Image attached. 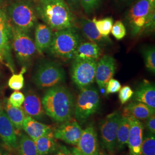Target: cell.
I'll return each instance as SVG.
<instances>
[{"label": "cell", "mask_w": 155, "mask_h": 155, "mask_svg": "<svg viewBox=\"0 0 155 155\" xmlns=\"http://www.w3.org/2000/svg\"><path fill=\"white\" fill-rule=\"evenodd\" d=\"M41 102L46 114L56 122H66L71 118L74 111V98L66 87L58 85L49 88Z\"/></svg>", "instance_id": "1"}, {"label": "cell", "mask_w": 155, "mask_h": 155, "mask_svg": "<svg viewBox=\"0 0 155 155\" xmlns=\"http://www.w3.org/2000/svg\"><path fill=\"white\" fill-rule=\"evenodd\" d=\"M36 13L52 29L61 30L75 27L76 18L64 0L40 2Z\"/></svg>", "instance_id": "2"}, {"label": "cell", "mask_w": 155, "mask_h": 155, "mask_svg": "<svg viewBox=\"0 0 155 155\" xmlns=\"http://www.w3.org/2000/svg\"><path fill=\"white\" fill-rule=\"evenodd\" d=\"M81 43V37L75 27L58 30L54 33L48 48L50 54L64 61L74 58V54Z\"/></svg>", "instance_id": "3"}, {"label": "cell", "mask_w": 155, "mask_h": 155, "mask_svg": "<svg viewBox=\"0 0 155 155\" xmlns=\"http://www.w3.org/2000/svg\"><path fill=\"white\" fill-rule=\"evenodd\" d=\"M8 13L12 26L28 33L37 22L36 12L28 0L13 2L9 6Z\"/></svg>", "instance_id": "4"}, {"label": "cell", "mask_w": 155, "mask_h": 155, "mask_svg": "<svg viewBox=\"0 0 155 155\" xmlns=\"http://www.w3.org/2000/svg\"><path fill=\"white\" fill-rule=\"evenodd\" d=\"M66 72L61 65L52 61L41 63L33 77V81L40 89L51 88L66 80Z\"/></svg>", "instance_id": "5"}, {"label": "cell", "mask_w": 155, "mask_h": 155, "mask_svg": "<svg viewBox=\"0 0 155 155\" xmlns=\"http://www.w3.org/2000/svg\"><path fill=\"white\" fill-rule=\"evenodd\" d=\"M100 105L98 91L88 86L81 90L74 107V114L79 122L83 124L98 110Z\"/></svg>", "instance_id": "6"}, {"label": "cell", "mask_w": 155, "mask_h": 155, "mask_svg": "<svg viewBox=\"0 0 155 155\" xmlns=\"http://www.w3.org/2000/svg\"><path fill=\"white\" fill-rule=\"evenodd\" d=\"M11 41L13 49L19 63L23 65L31 61L36 54V49L33 40L28 32L12 26Z\"/></svg>", "instance_id": "7"}, {"label": "cell", "mask_w": 155, "mask_h": 155, "mask_svg": "<svg viewBox=\"0 0 155 155\" xmlns=\"http://www.w3.org/2000/svg\"><path fill=\"white\" fill-rule=\"evenodd\" d=\"M97 61L74 58L71 68L72 81L78 89L90 86L94 82Z\"/></svg>", "instance_id": "8"}, {"label": "cell", "mask_w": 155, "mask_h": 155, "mask_svg": "<svg viewBox=\"0 0 155 155\" xmlns=\"http://www.w3.org/2000/svg\"><path fill=\"white\" fill-rule=\"evenodd\" d=\"M150 8L148 0H138L127 13V22L133 36L140 35L147 21Z\"/></svg>", "instance_id": "9"}, {"label": "cell", "mask_w": 155, "mask_h": 155, "mask_svg": "<svg viewBox=\"0 0 155 155\" xmlns=\"http://www.w3.org/2000/svg\"><path fill=\"white\" fill-rule=\"evenodd\" d=\"M122 115L114 112L108 115L100 126L102 143L109 152H113L116 147L117 134Z\"/></svg>", "instance_id": "10"}, {"label": "cell", "mask_w": 155, "mask_h": 155, "mask_svg": "<svg viewBox=\"0 0 155 155\" xmlns=\"http://www.w3.org/2000/svg\"><path fill=\"white\" fill-rule=\"evenodd\" d=\"M116 70V61L111 56H104L97 63L95 80L102 91L105 90L107 83L113 77Z\"/></svg>", "instance_id": "11"}, {"label": "cell", "mask_w": 155, "mask_h": 155, "mask_svg": "<svg viewBox=\"0 0 155 155\" xmlns=\"http://www.w3.org/2000/svg\"><path fill=\"white\" fill-rule=\"evenodd\" d=\"M11 23L0 25V63L5 65L13 73L15 70L11 50Z\"/></svg>", "instance_id": "12"}, {"label": "cell", "mask_w": 155, "mask_h": 155, "mask_svg": "<svg viewBox=\"0 0 155 155\" xmlns=\"http://www.w3.org/2000/svg\"><path fill=\"white\" fill-rule=\"evenodd\" d=\"M70 120L58 127L54 136L55 139L63 140L67 144L75 145L77 144L83 130L77 121Z\"/></svg>", "instance_id": "13"}, {"label": "cell", "mask_w": 155, "mask_h": 155, "mask_svg": "<svg viewBox=\"0 0 155 155\" xmlns=\"http://www.w3.org/2000/svg\"><path fill=\"white\" fill-rule=\"evenodd\" d=\"M130 127L127 145L130 155H141V145L143 140V125L139 120L130 117Z\"/></svg>", "instance_id": "14"}, {"label": "cell", "mask_w": 155, "mask_h": 155, "mask_svg": "<svg viewBox=\"0 0 155 155\" xmlns=\"http://www.w3.org/2000/svg\"><path fill=\"white\" fill-rule=\"evenodd\" d=\"M77 145V148L83 155H99L97 134L93 127H89L83 130Z\"/></svg>", "instance_id": "15"}, {"label": "cell", "mask_w": 155, "mask_h": 155, "mask_svg": "<svg viewBox=\"0 0 155 155\" xmlns=\"http://www.w3.org/2000/svg\"><path fill=\"white\" fill-rule=\"evenodd\" d=\"M0 138L9 148L16 149L18 147L15 127L4 111L0 114Z\"/></svg>", "instance_id": "16"}, {"label": "cell", "mask_w": 155, "mask_h": 155, "mask_svg": "<svg viewBox=\"0 0 155 155\" xmlns=\"http://www.w3.org/2000/svg\"><path fill=\"white\" fill-rule=\"evenodd\" d=\"M52 29L45 24L39 23L36 25L35 32V45L38 53L42 54L48 50L53 39Z\"/></svg>", "instance_id": "17"}, {"label": "cell", "mask_w": 155, "mask_h": 155, "mask_svg": "<svg viewBox=\"0 0 155 155\" xmlns=\"http://www.w3.org/2000/svg\"><path fill=\"white\" fill-rule=\"evenodd\" d=\"M133 100L142 102L155 110V85L144 81L133 94Z\"/></svg>", "instance_id": "18"}, {"label": "cell", "mask_w": 155, "mask_h": 155, "mask_svg": "<svg viewBox=\"0 0 155 155\" xmlns=\"http://www.w3.org/2000/svg\"><path fill=\"white\" fill-rule=\"evenodd\" d=\"M22 129L33 141L51 131L50 126L38 122L28 116H26L24 120Z\"/></svg>", "instance_id": "19"}, {"label": "cell", "mask_w": 155, "mask_h": 155, "mask_svg": "<svg viewBox=\"0 0 155 155\" xmlns=\"http://www.w3.org/2000/svg\"><path fill=\"white\" fill-rule=\"evenodd\" d=\"M22 109L27 116L34 119L41 118L45 113L41 101L38 95L34 93L28 94L25 97Z\"/></svg>", "instance_id": "20"}, {"label": "cell", "mask_w": 155, "mask_h": 155, "mask_svg": "<svg viewBox=\"0 0 155 155\" xmlns=\"http://www.w3.org/2000/svg\"><path fill=\"white\" fill-rule=\"evenodd\" d=\"M81 23L84 35L90 41L98 45H103L111 43L110 40L108 37H104L100 34L93 20L83 18Z\"/></svg>", "instance_id": "21"}, {"label": "cell", "mask_w": 155, "mask_h": 155, "mask_svg": "<svg viewBox=\"0 0 155 155\" xmlns=\"http://www.w3.org/2000/svg\"><path fill=\"white\" fill-rule=\"evenodd\" d=\"M155 111L142 102L134 101L125 107L122 115L131 117L139 120H144L155 114Z\"/></svg>", "instance_id": "22"}, {"label": "cell", "mask_w": 155, "mask_h": 155, "mask_svg": "<svg viewBox=\"0 0 155 155\" xmlns=\"http://www.w3.org/2000/svg\"><path fill=\"white\" fill-rule=\"evenodd\" d=\"M101 55V49L91 41L81 43L74 54V58L97 60Z\"/></svg>", "instance_id": "23"}, {"label": "cell", "mask_w": 155, "mask_h": 155, "mask_svg": "<svg viewBox=\"0 0 155 155\" xmlns=\"http://www.w3.org/2000/svg\"><path fill=\"white\" fill-rule=\"evenodd\" d=\"M39 155H48L55 150L56 144L51 131L34 141Z\"/></svg>", "instance_id": "24"}, {"label": "cell", "mask_w": 155, "mask_h": 155, "mask_svg": "<svg viewBox=\"0 0 155 155\" xmlns=\"http://www.w3.org/2000/svg\"><path fill=\"white\" fill-rule=\"evenodd\" d=\"M5 113L13 126L17 129L20 130L22 129V124L26 115L21 106H13L8 100L6 102Z\"/></svg>", "instance_id": "25"}, {"label": "cell", "mask_w": 155, "mask_h": 155, "mask_svg": "<svg viewBox=\"0 0 155 155\" xmlns=\"http://www.w3.org/2000/svg\"><path fill=\"white\" fill-rule=\"evenodd\" d=\"M130 127V117L122 115L117 134L116 147L119 150L123 149L127 144Z\"/></svg>", "instance_id": "26"}, {"label": "cell", "mask_w": 155, "mask_h": 155, "mask_svg": "<svg viewBox=\"0 0 155 155\" xmlns=\"http://www.w3.org/2000/svg\"><path fill=\"white\" fill-rule=\"evenodd\" d=\"M18 146L20 155H39L35 141L25 134L21 136Z\"/></svg>", "instance_id": "27"}, {"label": "cell", "mask_w": 155, "mask_h": 155, "mask_svg": "<svg viewBox=\"0 0 155 155\" xmlns=\"http://www.w3.org/2000/svg\"><path fill=\"white\" fill-rule=\"evenodd\" d=\"M96 28L100 34L104 36L108 37L111 32V30L113 25V19L112 17H106L100 20L96 18L93 19Z\"/></svg>", "instance_id": "28"}, {"label": "cell", "mask_w": 155, "mask_h": 155, "mask_svg": "<svg viewBox=\"0 0 155 155\" xmlns=\"http://www.w3.org/2000/svg\"><path fill=\"white\" fill-rule=\"evenodd\" d=\"M26 71V67L23 66L19 74H13L8 81V86L15 91H19L21 90L24 87V74Z\"/></svg>", "instance_id": "29"}, {"label": "cell", "mask_w": 155, "mask_h": 155, "mask_svg": "<svg viewBox=\"0 0 155 155\" xmlns=\"http://www.w3.org/2000/svg\"><path fill=\"white\" fill-rule=\"evenodd\" d=\"M145 66L150 72H155V47H148L143 51Z\"/></svg>", "instance_id": "30"}, {"label": "cell", "mask_w": 155, "mask_h": 155, "mask_svg": "<svg viewBox=\"0 0 155 155\" xmlns=\"http://www.w3.org/2000/svg\"><path fill=\"white\" fill-rule=\"evenodd\" d=\"M141 150V155H155V134L150 133L144 137Z\"/></svg>", "instance_id": "31"}, {"label": "cell", "mask_w": 155, "mask_h": 155, "mask_svg": "<svg viewBox=\"0 0 155 155\" xmlns=\"http://www.w3.org/2000/svg\"><path fill=\"white\" fill-rule=\"evenodd\" d=\"M80 4L84 12L90 15L100 7L101 0H80Z\"/></svg>", "instance_id": "32"}, {"label": "cell", "mask_w": 155, "mask_h": 155, "mask_svg": "<svg viewBox=\"0 0 155 155\" xmlns=\"http://www.w3.org/2000/svg\"><path fill=\"white\" fill-rule=\"evenodd\" d=\"M111 32L117 40H120L126 36L127 30L122 21H117L114 24H113Z\"/></svg>", "instance_id": "33"}, {"label": "cell", "mask_w": 155, "mask_h": 155, "mask_svg": "<svg viewBox=\"0 0 155 155\" xmlns=\"http://www.w3.org/2000/svg\"><path fill=\"white\" fill-rule=\"evenodd\" d=\"M134 91L129 86H125L119 91L118 98L122 105L126 104L133 97Z\"/></svg>", "instance_id": "34"}, {"label": "cell", "mask_w": 155, "mask_h": 155, "mask_svg": "<svg viewBox=\"0 0 155 155\" xmlns=\"http://www.w3.org/2000/svg\"><path fill=\"white\" fill-rule=\"evenodd\" d=\"M25 100V95L20 91H15L11 95L8 101L12 105L21 107Z\"/></svg>", "instance_id": "35"}, {"label": "cell", "mask_w": 155, "mask_h": 155, "mask_svg": "<svg viewBox=\"0 0 155 155\" xmlns=\"http://www.w3.org/2000/svg\"><path fill=\"white\" fill-rule=\"evenodd\" d=\"M121 88L120 82L114 78L110 79L106 86L105 94H114L119 92Z\"/></svg>", "instance_id": "36"}, {"label": "cell", "mask_w": 155, "mask_h": 155, "mask_svg": "<svg viewBox=\"0 0 155 155\" xmlns=\"http://www.w3.org/2000/svg\"><path fill=\"white\" fill-rule=\"evenodd\" d=\"M146 127L150 133L155 134V114L147 119Z\"/></svg>", "instance_id": "37"}, {"label": "cell", "mask_w": 155, "mask_h": 155, "mask_svg": "<svg viewBox=\"0 0 155 155\" xmlns=\"http://www.w3.org/2000/svg\"><path fill=\"white\" fill-rule=\"evenodd\" d=\"M65 2L72 12L80 11L81 7L80 0H66Z\"/></svg>", "instance_id": "38"}, {"label": "cell", "mask_w": 155, "mask_h": 155, "mask_svg": "<svg viewBox=\"0 0 155 155\" xmlns=\"http://www.w3.org/2000/svg\"><path fill=\"white\" fill-rule=\"evenodd\" d=\"M70 155H84L77 148H73L70 152Z\"/></svg>", "instance_id": "39"}, {"label": "cell", "mask_w": 155, "mask_h": 155, "mask_svg": "<svg viewBox=\"0 0 155 155\" xmlns=\"http://www.w3.org/2000/svg\"><path fill=\"white\" fill-rule=\"evenodd\" d=\"M54 155H70V152H68L67 150L65 151L64 150H62L61 151L58 152Z\"/></svg>", "instance_id": "40"}, {"label": "cell", "mask_w": 155, "mask_h": 155, "mask_svg": "<svg viewBox=\"0 0 155 155\" xmlns=\"http://www.w3.org/2000/svg\"><path fill=\"white\" fill-rule=\"evenodd\" d=\"M152 10L155 9V0H148Z\"/></svg>", "instance_id": "41"}, {"label": "cell", "mask_w": 155, "mask_h": 155, "mask_svg": "<svg viewBox=\"0 0 155 155\" xmlns=\"http://www.w3.org/2000/svg\"><path fill=\"white\" fill-rule=\"evenodd\" d=\"M0 155H11L8 152H6L5 150L0 148Z\"/></svg>", "instance_id": "42"}, {"label": "cell", "mask_w": 155, "mask_h": 155, "mask_svg": "<svg viewBox=\"0 0 155 155\" xmlns=\"http://www.w3.org/2000/svg\"><path fill=\"white\" fill-rule=\"evenodd\" d=\"M117 1H120V2H125V3H127V2H131V1H133V0H117Z\"/></svg>", "instance_id": "43"}, {"label": "cell", "mask_w": 155, "mask_h": 155, "mask_svg": "<svg viewBox=\"0 0 155 155\" xmlns=\"http://www.w3.org/2000/svg\"><path fill=\"white\" fill-rule=\"evenodd\" d=\"M3 108H2V103L0 102V114L2 113V112L3 111Z\"/></svg>", "instance_id": "44"}, {"label": "cell", "mask_w": 155, "mask_h": 155, "mask_svg": "<svg viewBox=\"0 0 155 155\" xmlns=\"http://www.w3.org/2000/svg\"><path fill=\"white\" fill-rule=\"evenodd\" d=\"M56 0H39L40 2H50V1H54Z\"/></svg>", "instance_id": "45"}, {"label": "cell", "mask_w": 155, "mask_h": 155, "mask_svg": "<svg viewBox=\"0 0 155 155\" xmlns=\"http://www.w3.org/2000/svg\"><path fill=\"white\" fill-rule=\"evenodd\" d=\"M106 155V154H104V155Z\"/></svg>", "instance_id": "46"}, {"label": "cell", "mask_w": 155, "mask_h": 155, "mask_svg": "<svg viewBox=\"0 0 155 155\" xmlns=\"http://www.w3.org/2000/svg\"><path fill=\"white\" fill-rule=\"evenodd\" d=\"M0 75H1V73H0Z\"/></svg>", "instance_id": "47"}]
</instances>
